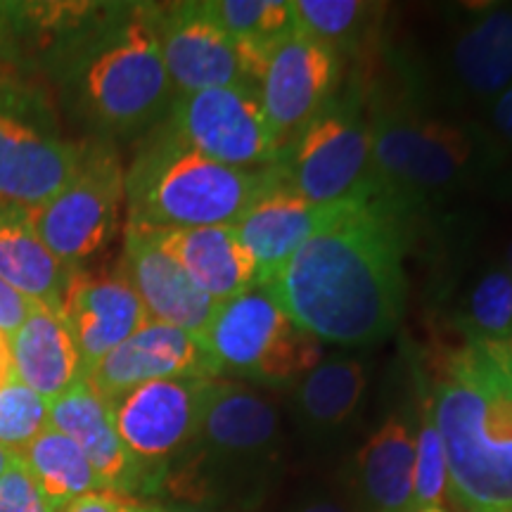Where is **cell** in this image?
Here are the masks:
<instances>
[{
	"instance_id": "1",
	"label": "cell",
	"mask_w": 512,
	"mask_h": 512,
	"mask_svg": "<svg viewBox=\"0 0 512 512\" xmlns=\"http://www.w3.org/2000/svg\"><path fill=\"white\" fill-rule=\"evenodd\" d=\"M403 214L382 192L349 202L285 264L259 278V287L320 342H382L406 306Z\"/></svg>"
},
{
	"instance_id": "2",
	"label": "cell",
	"mask_w": 512,
	"mask_h": 512,
	"mask_svg": "<svg viewBox=\"0 0 512 512\" xmlns=\"http://www.w3.org/2000/svg\"><path fill=\"white\" fill-rule=\"evenodd\" d=\"M155 10V3H100L43 69L57 110L86 140H140L169 114L176 91Z\"/></svg>"
},
{
	"instance_id": "3",
	"label": "cell",
	"mask_w": 512,
	"mask_h": 512,
	"mask_svg": "<svg viewBox=\"0 0 512 512\" xmlns=\"http://www.w3.org/2000/svg\"><path fill=\"white\" fill-rule=\"evenodd\" d=\"M460 512H512V342L463 337L425 392Z\"/></svg>"
},
{
	"instance_id": "4",
	"label": "cell",
	"mask_w": 512,
	"mask_h": 512,
	"mask_svg": "<svg viewBox=\"0 0 512 512\" xmlns=\"http://www.w3.org/2000/svg\"><path fill=\"white\" fill-rule=\"evenodd\" d=\"M275 171L233 169L204 157L162 124L138 140L124 176L126 223L145 228L235 226Z\"/></svg>"
},
{
	"instance_id": "5",
	"label": "cell",
	"mask_w": 512,
	"mask_h": 512,
	"mask_svg": "<svg viewBox=\"0 0 512 512\" xmlns=\"http://www.w3.org/2000/svg\"><path fill=\"white\" fill-rule=\"evenodd\" d=\"M280 444L283 425L271 396L245 382L214 380L200 432L164 482L190 501L233 486L254 491L278 463Z\"/></svg>"
},
{
	"instance_id": "6",
	"label": "cell",
	"mask_w": 512,
	"mask_h": 512,
	"mask_svg": "<svg viewBox=\"0 0 512 512\" xmlns=\"http://www.w3.org/2000/svg\"><path fill=\"white\" fill-rule=\"evenodd\" d=\"M370 128L377 192L403 209L458 190L498 162L482 128L427 117L413 107H377Z\"/></svg>"
},
{
	"instance_id": "7",
	"label": "cell",
	"mask_w": 512,
	"mask_h": 512,
	"mask_svg": "<svg viewBox=\"0 0 512 512\" xmlns=\"http://www.w3.org/2000/svg\"><path fill=\"white\" fill-rule=\"evenodd\" d=\"M83 152L86 138L64 133L48 83L0 69V200L43 207L72 181Z\"/></svg>"
},
{
	"instance_id": "8",
	"label": "cell",
	"mask_w": 512,
	"mask_h": 512,
	"mask_svg": "<svg viewBox=\"0 0 512 512\" xmlns=\"http://www.w3.org/2000/svg\"><path fill=\"white\" fill-rule=\"evenodd\" d=\"M202 342L216 380L252 387H294L323 361V342L299 328L259 285L216 304Z\"/></svg>"
},
{
	"instance_id": "9",
	"label": "cell",
	"mask_w": 512,
	"mask_h": 512,
	"mask_svg": "<svg viewBox=\"0 0 512 512\" xmlns=\"http://www.w3.org/2000/svg\"><path fill=\"white\" fill-rule=\"evenodd\" d=\"M278 181L313 204H344L375 195L373 128L351 98H332L273 166Z\"/></svg>"
},
{
	"instance_id": "10",
	"label": "cell",
	"mask_w": 512,
	"mask_h": 512,
	"mask_svg": "<svg viewBox=\"0 0 512 512\" xmlns=\"http://www.w3.org/2000/svg\"><path fill=\"white\" fill-rule=\"evenodd\" d=\"M124 176L117 145L86 140L72 181L43 207L31 209L41 240L72 271L86 268L117 235L126 202Z\"/></svg>"
},
{
	"instance_id": "11",
	"label": "cell",
	"mask_w": 512,
	"mask_h": 512,
	"mask_svg": "<svg viewBox=\"0 0 512 512\" xmlns=\"http://www.w3.org/2000/svg\"><path fill=\"white\" fill-rule=\"evenodd\" d=\"M211 384V377H169L105 401L114 430L145 470L152 489L164 484L169 467L195 441Z\"/></svg>"
},
{
	"instance_id": "12",
	"label": "cell",
	"mask_w": 512,
	"mask_h": 512,
	"mask_svg": "<svg viewBox=\"0 0 512 512\" xmlns=\"http://www.w3.org/2000/svg\"><path fill=\"white\" fill-rule=\"evenodd\" d=\"M164 124L185 145L233 169H268L280 159L256 88L223 86L176 95Z\"/></svg>"
},
{
	"instance_id": "13",
	"label": "cell",
	"mask_w": 512,
	"mask_h": 512,
	"mask_svg": "<svg viewBox=\"0 0 512 512\" xmlns=\"http://www.w3.org/2000/svg\"><path fill=\"white\" fill-rule=\"evenodd\" d=\"M157 36L176 95L223 86L259 91L268 50L233 41L202 3L157 5Z\"/></svg>"
},
{
	"instance_id": "14",
	"label": "cell",
	"mask_w": 512,
	"mask_h": 512,
	"mask_svg": "<svg viewBox=\"0 0 512 512\" xmlns=\"http://www.w3.org/2000/svg\"><path fill=\"white\" fill-rule=\"evenodd\" d=\"M339 81L342 55L304 31H292L268 50L259 98L280 152L335 98Z\"/></svg>"
},
{
	"instance_id": "15",
	"label": "cell",
	"mask_w": 512,
	"mask_h": 512,
	"mask_svg": "<svg viewBox=\"0 0 512 512\" xmlns=\"http://www.w3.org/2000/svg\"><path fill=\"white\" fill-rule=\"evenodd\" d=\"M169 377L216 380V373L200 335L147 320L143 328L88 370L86 382L102 401H112L140 384Z\"/></svg>"
},
{
	"instance_id": "16",
	"label": "cell",
	"mask_w": 512,
	"mask_h": 512,
	"mask_svg": "<svg viewBox=\"0 0 512 512\" xmlns=\"http://www.w3.org/2000/svg\"><path fill=\"white\" fill-rule=\"evenodd\" d=\"M60 316L72 330L86 375L150 320L119 266L98 273L76 271L62 297Z\"/></svg>"
},
{
	"instance_id": "17",
	"label": "cell",
	"mask_w": 512,
	"mask_h": 512,
	"mask_svg": "<svg viewBox=\"0 0 512 512\" xmlns=\"http://www.w3.org/2000/svg\"><path fill=\"white\" fill-rule=\"evenodd\" d=\"M119 268L136 290L150 320L202 335L219 302L192 283L178 261L152 240L147 228L126 223Z\"/></svg>"
},
{
	"instance_id": "18",
	"label": "cell",
	"mask_w": 512,
	"mask_h": 512,
	"mask_svg": "<svg viewBox=\"0 0 512 512\" xmlns=\"http://www.w3.org/2000/svg\"><path fill=\"white\" fill-rule=\"evenodd\" d=\"M448 88L463 102L489 110L512 83V3L472 10L446 48Z\"/></svg>"
},
{
	"instance_id": "19",
	"label": "cell",
	"mask_w": 512,
	"mask_h": 512,
	"mask_svg": "<svg viewBox=\"0 0 512 512\" xmlns=\"http://www.w3.org/2000/svg\"><path fill=\"white\" fill-rule=\"evenodd\" d=\"M50 427L67 434L98 472L107 491L136 496L152 491L145 470L119 439L107 403L86 380L50 403Z\"/></svg>"
},
{
	"instance_id": "20",
	"label": "cell",
	"mask_w": 512,
	"mask_h": 512,
	"mask_svg": "<svg viewBox=\"0 0 512 512\" xmlns=\"http://www.w3.org/2000/svg\"><path fill=\"white\" fill-rule=\"evenodd\" d=\"M347 204H313L285 188L275 176L273 185L256 197L233 228L256 261L259 278H264L273 268L285 264L318 230L335 221Z\"/></svg>"
},
{
	"instance_id": "21",
	"label": "cell",
	"mask_w": 512,
	"mask_h": 512,
	"mask_svg": "<svg viewBox=\"0 0 512 512\" xmlns=\"http://www.w3.org/2000/svg\"><path fill=\"white\" fill-rule=\"evenodd\" d=\"M415 408H396L356 453L361 512H415Z\"/></svg>"
},
{
	"instance_id": "22",
	"label": "cell",
	"mask_w": 512,
	"mask_h": 512,
	"mask_svg": "<svg viewBox=\"0 0 512 512\" xmlns=\"http://www.w3.org/2000/svg\"><path fill=\"white\" fill-rule=\"evenodd\" d=\"M147 233L214 302L238 297L259 283L256 261L233 226L147 228Z\"/></svg>"
},
{
	"instance_id": "23",
	"label": "cell",
	"mask_w": 512,
	"mask_h": 512,
	"mask_svg": "<svg viewBox=\"0 0 512 512\" xmlns=\"http://www.w3.org/2000/svg\"><path fill=\"white\" fill-rule=\"evenodd\" d=\"M100 3L12 0L0 3V69L36 76L55 50L98 12Z\"/></svg>"
},
{
	"instance_id": "24",
	"label": "cell",
	"mask_w": 512,
	"mask_h": 512,
	"mask_svg": "<svg viewBox=\"0 0 512 512\" xmlns=\"http://www.w3.org/2000/svg\"><path fill=\"white\" fill-rule=\"evenodd\" d=\"M368 387V368L358 356H328L292 389L299 430L313 444L328 446L349 430Z\"/></svg>"
},
{
	"instance_id": "25",
	"label": "cell",
	"mask_w": 512,
	"mask_h": 512,
	"mask_svg": "<svg viewBox=\"0 0 512 512\" xmlns=\"http://www.w3.org/2000/svg\"><path fill=\"white\" fill-rule=\"evenodd\" d=\"M12 373L36 394L53 403L76 382L86 380L79 347L60 311L38 304L10 337Z\"/></svg>"
},
{
	"instance_id": "26",
	"label": "cell",
	"mask_w": 512,
	"mask_h": 512,
	"mask_svg": "<svg viewBox=\"0 0 512 512\" xmlns=\"http://www.w3.org/2000/svg\"><path fill=\"white\" fill-rule=\"evenodd\" d=\"M74 273L41 240L29 207L0 200V280L36 304L60 311Z\"/></svg>"
},
{
	"instance_id": "27",
	"label": "cell",
	"mask_w": 512,
	"mask_h": 512,
	"mask_svg": "<svg viewBox=\"0 0 512 512\" xmlns=\"http://www.w3.org/2000/svg\"><path fill=\"white\" fill-rule=\"evenodd\" d=\"M19 460L57 512L67 510L81 496L107 491L81 448L55 427H48L41 437L31 441L19 453Z\"/></svg>"
},
{
	"instance_id": "28",
	"label": "cell",
	"mask_w": 512,
	"mask_h": 512,
	"mask_svg": "<svg viewBox=\"0 0 512 512\" xmlns=\"http://www.w3.org/2000/svg\"><path fill=\"white\" fill-rule=\"evenodd\" d=\"M202 8L238 43L273 48L297 31L292 0H204Z\"/></svg>"
},
{
	"instance_id": "29",
	"label": "cell",
	"mask_w": 512,
	"mask_h": 512,
	"mask_svg": "<svg viewBox=\"0 0 512 512\" xmlns=\"http://www.w3.org/2000/svg\"><path fill=\"white\" fill-rule=\"evenodd\" d=\"M460 335L484 342H512V275L489 266L467 290L458 313Z\"/></svg>"
},
{
	"instance_id": "30",
	"label": "cell",
	"mask_w": 512,
	"mask_h": 512,
	"mask_svg": "<svg viewBox=\"0 0 512 512\" xmlns=\"http://www.w3.org/2000/svg\"><path fill=\"white\" fill-rule=\"evenodd\" d=\"M292 5L297 29L328 43L339 55L366 36L380 8L363 0H292Z\"/></svg>"
},
{
	"instance_id": "31",
	"label": "cell",
	"mask_w": 512,
	"mask_h": 512,
	"mask_svg": "<svg viewBox=\"0 0 512 512\" xmlns=\"http://www.w3.org/2000/svg\"><path fill=\"white\" fill-rule=\"evenodd\" d=\"M415 510L448 501V465L444 441L434 425L430 401L422 394L415 406Z\"/></svg>"
},
{
	"instance_id": "32",
	"label": "cell",
	"mask_w": 512,
	"mask_h": 512,
	"mask_svg": "<svg viewBox=\"0 0 512 512\" xmlns=\"http://www.w3.org/2000/svg\"><path fill=\"white\" fill-rule=\"evenodd\" d=\"M50 427V401L15 375L0 389V446L22 453Z\"/></svg>"
},
{
	"instance_id": "33",
	"label": "cell",
	"mask_w": 512,
	"mask_h": 512,
	"mask_svg": "<svg viewBox=\"0 0 512 512\" xmlns=\"http://www.w3.org/2000/svg\"><path fill=\"white\" fill-rule=\"evenodd\" d=\"M0 512H57L41 494L19 456L0 475Z\"/></svg>"
},
{
	"instance_id": "34",
	"label": "cell",
	"mask_w": 512,
	"mask_h": 512,
	"mask_svg": "<svg viewBox=\"0 0 512 512\" xmlns=\"http://www.w3.org/2000/svg\"><path fill=\"white\" fill-rule=\"evenodd\" d=\"M64 512H166V508L117 491H93L74 501Z\"/></svg>"
},
{
	"instance_id": "35",
	"label": "cell",
	"mask_w": 512,
	"mask_h": 512,
	"mask_svg": "<svg viewBox=\"0 0 512 512\" xmlns=\"http://www.w3.org/2000/svg\"><path fill=\"white\" fill-rule=\"evenodd\" d=\"M496 157L512 152V83L489 107V128H482Z\"/></svg>"
},
{
	"instance_id": "36",
	"label": "cell",
	"mask_w": 512,
	"mask_h": 512,
	"mask_svg": "<svg viewBox=\"0 0 512 512\" xmlns=\"http://www.w3.org/2000/svg\"><path fill=\"white\" fill-rule=\"evenodd\" d=\"M34 299L24 297L22 292L15 290V287L0 280V332L5 337H12L15 332L22 328L24 320H27L36 309Z\"/></svg>"
},
{
	"instance_id": "37",
	"label": "cell",
	"mask_w": 512,
	"mask_h": 512,
	"mask_svg": "<svg viewBox=\"0 0 512 512\" xmlns=\"http://www.w3.org/2000/svg\"><path fill=\"white\" fill-rule=\"evenodd\" d=\"M290 512H361V510H358V505H351L347 498L325 491V494L304 496Z\"/></svg>"
},
{
	"instance_id": "38",
	"label": "cell",
	"mask_w": 512,
	"mask_h": 512,
	"mask_svg": "<svg viewBox=\"0 0 512 512\" xmlns=\"http://www.w3.org/2000/svg\"><path fill=\"white\" fill-rule=\"evenodd\" d=\"M15 375L12 373V356H10V339L0 332V389Z\"/></svg>"
},
{
	"instance_id": "39",
	"label": "cell",
	"mask_w": 512,
	"mask_h": 512,
	"mask_svg": "<svg viewBox=\"0 0 512 512\" xmlns=\"http://www.w3.org/2000/svg\"><path fill=\"white\" fill-rule=\"evenodd\" d=\"M166 512H221L214 505H202V503H185L176 505V508H166Z\"/></svg>"
},
{
	"instance_id": "40",
	"label": "cell",
	"mask_w": 512,
	"mask_h": 512,
	"mask_svg": "<svg viewBox=\"0 0 512 512\" xmlns=\"http://www.w3.org/2000/svg\"><path fill=\"white\" fill-rule=\"evenodd\" d=\"M17 458V453H12L10 448H5V446H0V475H3L5 470H8V467L12 465V460Z\"/></svg>"
},
{
	"instance_id": "41",
	"label": "cell",
	"mask_w": 512,
	"mask_h": 512,
	"mask_svg": "<svg viewBox=\"0 0 512 512\" xmlns=\"http://www.w3.org/2000/svg\"><path fill=\"white\" fill-rule=\"evenodd\" d=\"M503 266L508 268V273L512 275V240L508 242V247H505V256H503Z\"/></svg>"
},
{
	"instance_id": "42",
	"label": "cell",
	"mask_w": 512,
	"mask_h": 512,
	"mask_svg": "<svg viewBox=\"0 0 512 512\" xmlns=\"http://www.w3.org/2000/svg\"><path fill=\"white\" fill-rule=\"evenodd\" d=\"M415 512H451V510L441 508V505H430V508H418Z\"/></svg>"
}]
</instances>
